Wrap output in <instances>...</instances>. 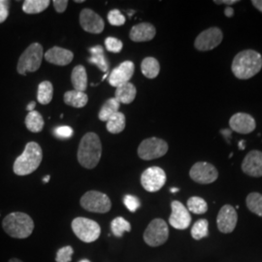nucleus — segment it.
<instances>
[{"label":"nucleus","instance_id":"nucleus-1","mask_svg":"<svg viewBox=\"0 0 262 262\" xmlns=\"http://www.w3.org/2000/svg\"><path fill=\"white\" fill-rule=\"evenodd\" d=\"M262 68V56L254 50H245L235 56L231 70L240 80H248L256 75Z\"/></svg>","mask_w":262,"mask_h":262},{"label":"nucleus","instance_id":"nucleus-2","mask_svg":"<svg viewBox=\"0 0 262 262\" xmlns=\"http://www.w3.org/2000/svg\"><path fill=\"white\" fill-rule=\"evenodd\" d=\"M101 154L102 145L99 136L94 132L84 134L78 149L79 163L84 168L94 169L99 163Z\"/></svg>","mask_w":262,"mask_h":262},{"label":"nucleus","instance_id":"nucleus-3","mask_svg":"<svg viewBox=\"0 0 262 262\" xmlns=\"http://www.w3.org/2000/svg\"><path fill=\"white\" fill-rule=\"evenodd\" d=\"M43 159V151L36 142L27 144L23 154L18 157L13 165L14 173L18 176H27L33 173L40 166Z\"/></svg>","mask_w":262,"mask_h":262},{"label":"nucleus","instance_id":"nucleus-4","mask_svg":"<svg viewBox=\"0 0 262 262\" xmlns=\"http://www.w3.org/2000/svg\"><path fill=\"white\" fill-rule=\"evenodd\" d=\"M2 227L12 238L26 239L32 234L34 230V222L28 214L15 212L4 217Z\"/></svg>","mask_w":262,"mask_h":262},{"label":"nucleus","instance_id":"nucleus-5","mask_svg":"<svg viewBox=\"0 0 262 262\" xmlns=\"http://www.w3.org/2000/svg\"><path fill=\"white\" fill-rule=\"evenodd\" d=\"M43 60V47L39 43H32L19 56L17 71L20 75L35 72L40 68Z\"/></svg>","mask_w":262,"mask_h":262},{"label":"nucleus","instance_id":"nucleus-6","mask_svg":"<svg viewBox=\"0 0 262 262\" xmlns=\"http://www.w3.org/2000/svg\"><path fill=\"white\" fill-rule=\"evenodd\" d=\"M71 226L74 234L84 243H93L96 241L101 233L100 225L93 220L83 216L74 219Z\"/></svg>","mask_w":262,"mask_h":262},{"label":"nucleus","instance_id":"nucleus-7","mask_svg":"<svg viewBox=\"0 0 262 262\" xmlns=\"http://www.w3.org/2000/svg\"><path fill=\"white\" fill-rule=\"evenodd\" d=\"M80 204L84 210L98 214L108 213L112 208V202L109 196L97 190L85 192L80 200Z\"/></svg>","mask_w":262,"mask_h":262},{"label":"nucleus","instance_id":"nucleus-8","mask_svg":"<svg viewBox=\"0 0 262 262\" xmlns=\"http://www.w3.org/2000/svg\"><path fill=\"white\" fill-rule=\"evenodd\" d=\"M169 228L167 223L162 219H155L144 231V241L150 247H159L168 240Z\"/></svg>","mask_w":262,"mask_h":262},{"label":"nucleus","instance_id":"nucleus-9","mask_svg":"<svg viewBox=\"0 0 262 262\" xmlns=\"http://www.w3.org/2000/svg\"><path fill=\"white\" fill-rule=\"evenodd\" d=\"M168 151L166 141L157 137H150L141 142L138 147V156L143 160H152L165 156Z\"/></svg>","mask_w":262,"mask_h":262},{"label":"nucleus","instance_id":"nucleus-10","mask_svg":"<svg viewBox=\"0 0 262 262\" xmlns=\"http://www.w3.org/2000/svg\"><path fill=\"white\" fill-rule=\"evenodd\" d=\"M166 183V174L164 170L158 166L146 169L141 175V185L149 192H157Z\"/></svg>","mask_w":262,"mask_h":262},{"label":"nucleus","instance_id":"nucleus-11","mask_svg":"<svg viewBox=\"0 0 262 262\" xmlns=\"http://www.w3.org/2000/svg\"><path fill=\"white\" fill-rule=\"evenodd\" d=\"M189 177L195 183L208 185L216 181L219 172L213 164L205 161H199L192 165L189 170Z\"/></svg>","mask_w":262,"mask_h":262},{"label":"nucleus","instance_id":"nucleus-12","mask_svg":"<svg viewBox=\"0 0 262 262\" xmlns=\"http://www.w3.org/2000/svg\"><path fill=\"white\" fill-rule=\"evenodd\" d=\"M224 39L221 28L213 27L202 31L194 41V47L200 52H207L217 47Z\"/></svg>","mask_w":262,"mask_h":262},{"label":"nucleus","instance_id":"nucleus-13","mask_svg":"<svg viewBox=\"0 0 262 262\" xmlns=\"http://www.w3.org/2000/svg\"><path fill=\"white\" fill-rule=\"evenodd\" d=\"M172 213L169 216V224L179 230L187 229L191 223V216L187 207L180 201L174 200L171 203Z\"/></svg>","mask_w":262,"mask_h":262},{"label":"nucleus","instance_id":"nucleus-14","mask_svg":"<svg viewBox=\"0 0 262 262\" xmlns=\"http://www.w3.org/2000/svg\"><path fill=\"white\" fill-rule=\"evenodd\" d=\"M237 222L238 215L234 207L231 205H225L221 208L216 217V225L219 230L222 233L227 234L233 232Z\"/></svg>","mask_w":262,"mask_h":262},{"label":"nucleus","instance_id":"nucleus-15","mask_svg":"<svg viewBox=\"0 0 262 262\" xmlns=\"http://www.w3.org/2000/svg\"><path fill=\"white\" fill-rule=\"evenodd\" d=\"M135 71L134 63L130 60H125L119 66L114 68L109 76V84L116 89L120 85L129 83Z\"/></svg>","mask_w":262,"mask_h":262},{"label":"nucleus","instance_id":"nucleus-16","mask_svg":"<svg viewBox=\"0 0 262 262\" xmlns=\"http://www.w3.org/2000/svg\"><path fill=\"white\" fill-rule=\"evenodd\" d=\"M80 25L84 31L93 34H99L104 29L103 19L91 9L82 10L80 13Z\"/></svg>","mask_w":262,"mask_h":262},{"label":"nucleus","instance_id":"nucleus-17","mask_svg":"<svg viewBox=\"0 0 262 262\" xmlns=\"http://www.w3.org/2000/svg\"><path fill=\"white\" fill-rule=\"evenodd\" d=\"M241 167L248 176L254 178L262 177V151L253 150L247 154Z\"/></svg>","mask_w":262,"mask_h":262},{"label":"nucleus","instance_id":"nucleus-18","mask_svg":"<svg viewBox=\"0 0 262 262\" xmlns=\"http://www.w3.org/2000/svg\"><path fill=\"white\" fill-rule=\"evenodd\" d=\"M229 126L237 133L249 134L255 129L256 122L250 114L236 113L229 120Z\"/></svg>","mask_w":262,"mask_h":262},{"label":"nucleus","instance_id":"nucleus-19","mask_svg":"<svg viewBox=\"0 0 262 262\" xmlns=\"http://www.w3.org/2000/svg\"><path fill=\"white\" fill-rule=\"evenodd\" d=\"M48 62L58 66H68L72 60L74 55L71 51L63 48L53 47L47 51L44 55Z\"/></svg>","mask_w":262,"mask_h":262},{"label":"nucleus","instance_id":"nucleus-20","mask_svg":"<svg viewBox=\"0 0 262 262\" xmlns=\"http://www.w3.org/2000/svg\"><path fill=\"white\" fill-rule=\"evenodd\" d=\"M156 28L150 23H141L131 28L129 37L133 42H147L156 36Z\"/></svg>","mask_w":262,"mask_h":262},{"label":"nucleus","instance_id":"nucleus-21","mask_svg":"<svg viewBox=\"0 0 262 262\" xmlns=\"http://www.w3.org/2000/svg\"><path fill=\"white\" fill-rule=\"evenodd\" d=\"M137 94L135 85L131 83L122 84L117 88L115 98L120 104H130L134 101Z\"/></svg>","mask_w":262,"mask_h":262},{"label":"nucleus","instance_id":"nucleus-22","mask_svg":"<svg viewBox=\"0 0 262 262\" xmlns=\"http://www.w3.org/2000/svg\"><path fill=\"white\" fill-rule=\"evenodd\" d=\"M89 51L92 56L88 59V61L92 64L97 66L98 69H100L104 73H107L109 69V63L107 61L106 56L104 55V48L100 45H97L91 48Z\"/></svg>","mask_w":262,"mask_h":262},{"label":"nucleus","instance_id":"nucleus-23","mask_svg":"<svg viewBox=\"0 0 262 262\" xmlns=\"http://www.w3.org/2000/svg\"><path fill=\"white\" fill-rule=\"evenodd\" d=\"M71 82L75 91L84 93L88 88V75L84 66H77L74 67L71 74Z\"/></svg>","mask_w":262,"mask_h":262},{"label":"nucleus","instance_id":"nucleus-24","mask_svg":"<svg viewBox=\"0 0 262 262\" xmlns=\"http://www.w3.org/2000/svg\"><path fill=\"white\" fill-rule=\"evenodd\" d=\"M63 101L68 106L74 108H83L88 103L89 97L83 92H78L74 90L66 92L63 96Z\"/></svg>","mask_w":262,"mask_h":262},{"label":"nucleus","instance_id":"nucleus-25","mask_svg":"<svg viewBox=\"0 0 262 262\" xmlns=\"http://www.w3.org/2000/svg\"><path fill=\"white\" fill-rule=\"evenodd\" d=\"M141 71L143 75L147 77L148 79H155L157 78L160 71V66L159 60L155 57H146L143 59L141 63Z\"/></svg>","mask_w":262,"mask_h":262},{"label":"nucleus","instance_id":"nucleus-26","mask_svg":"<svg viewBox=\"0 0 262 262\" xmlns=\"http://www.w3.org/2000/svg\"><path fill=\"white\" fill-rule=\"evenodd\" d=\"M120 106L121 104L118 102V100L113 97L108 99L103 106L101 107L99 114H98V118L101 122H108L109 119H111L114 115H116L117 113L120 112Z\"/></svg>","mask_w":262,"mask_h":262},{"label":"nucleus","instance_id":"nucleus-27","mask_svg":"<svg viewBox=\"0 0 262 262\" xmlns=\"http://www.w3.org/2000/svg\"><path fill=\"white\" fill-rule=\"evenodd\" d=\"M26 126L28 130L33 132V133H38L43 130V127L45 125V122L43 117L41 116L40 113L37 111H32L28 114L26 117Z\"/></svg>","mask_w":262,"mask_h":262},{"label":"nucleus","instance_id":"nucleus-28","mask_svg":"<svg viewBox=\"0 0 262 262\" xmlns=\"http://www.w3.org/2000/svg\"><path fill=\"white\" fill-rule=\"evenodd\" d=\"M54 86L49 81H44L38 85L37 100L42 105H47L53 99Z\"/></svg>","mask_w":262,"mask_h":262},{"label":"nucleus","instance_id":"nucleus-29","mask_svg":"<svg viewBox=\"0 0 262 262\" xmlns=\"http://www.w3.org/2000/svg\"><path fill=\"white\" fill-rule=\"evenodd\" d=\"M106 128L112 134L121 133L125 128V116L122 113H117L111 119L108 120Z\"/></svg>","mask_w":262,"mask_h":262},{"label":"nucleus","instance_id":"nucleus-30","mask_svg":"<svg viewBox=\"0 0 262 262\" xmlns=\"http://www.w3.org/2000/svg\"><path fill=\"white\" fill-rule=\"evenodd\" d=\"M49 5V0H27L23 4V11L26 14H39L47 9Z\"/></svg>","mask_w":262,"mask_h":262},{"label":"nucleus","instance_id":"nucleus-31","mask_svg":"<svg viewBox=\"0 0 262 262\" xmlns=\"http://www.w3.org/2000/svg\"><path fill=\"white\" fill-rule=\"evenodd\" d=\"M187 210L195 215L205 214L208 211V204L206 201L201 197H190L187 202Z\"/></svg>","mask_w":262,"mask_h":262},{"label":"nucleus","instance_id":"nucleus-32","mask_svg":"<svg viewBox=\"0 0 262 262\" xmlns=\"http://www.w3.org/2000/svg\"><path fill=\"white\" fill-rule=\"evenodd\" d=\"M111 230L115 237L122 238L124 232H130L131 225L122 216H118L114 219L111 223Z\"/></svg>","mask_w":262,"mask_h":262},{"label":"nucleus","instance_id":"nucleus-33","mask_svg":"<svg viewBox=\"0 0 262 262\" xmlns=\"http://www.w3.org/2000/svg\"><path fill=\"white\" fill-rule=\"evenodd\" d=\"M248 209L255 215L262 217V194L258 192H252L246 198Z\"/></svg>","mask_w":262,"mask_h":262},{"label":"nucleus","instance_id":"nucleus-34","mask_svg":"<svg viewBox=\"0 0 262 262\" xmlns=\"http://www.w3.org/2000/svg\"><path fill=\"white\" fill-rule=\"evenodd\" d=\"M190 234L194 240H201L209 235V223L205 219L198 220L190 230Z\"/></svg>","mask_w":262,"mask_h":262},{"label":"nucleus","instance_id":"nucleus-35","mask_svg":"<svg viewBox=\"0 0 262 262\" xmlns=\"http://www.w3.org/2000/svg\"><path fill=\"white\" fill-rule=\"evenodd\" d=\"M74 250L71 246H64L60 248L56 253V262H71Z\"/></svg>","mask_w":262,"mask_h":262},{"label":"nucleus","instance_id":"nucleus-36","mask_svg":"<svg viewBox=\"0 0 262 262\" xmlns=\"http://www.w3.org/2000/svg\"><path fill=\"white\" fill-rule=\"evenodd\" d=\"M108 21L111 26L114 27H121L125 24V18L121 13V11L118 9L111 10L108 13Z\"/></svg>","mask_w":262,"mask_h":262},{"label":"nucleus","instance_id":"nucleus-37","mask_svg":"<svg viewBox=\"0 0 262 262\" xmlns=\"http://www.w3.org/2000/svg\"><path fill=\"white\" fill-rule=\"evenodd\" d=\"M105 46L107 51L117 54L122 50V42L117 38L107 37L105 39Z\"/></svg>","mask_w":262,"mask_h":262},{"label":"nucleus","instance_id":"nucleus-38","mask_svg":"<svg viewBox=\"0 0 262 262\" xmlns=\"http://www.w3.org/2000/svg\"><path fill=\"white\" fill-rule=\"evenodd\" d=\"M123 203L131 213H135L140 207V200L138 199V197L130 194H127L123 197Z\"/></svg>","mask_w":262,"mask_h":262},{"label":"nucleus","instance_id":"nucleus-39","mask_svg":"<svg viewBox=\"0 0 262 262\" xmlns=\"http://www.w3.org/2000/svg\"><path fill=\"white\" fill-rule=\"evenodd\" d=\"M54 133L57 138L66 139V138H70L73 135L74 131L70 126H59V127H56Z\"/></svg>","mask_w":262,"mask_h":262},{"label":"nucleus","instance_id":"nucleus-40","mask_svg":"<svg viewBox=\"0 0 262 262\" xmlns=\"http://www.w3.org/2000/svg\"><path fill=\"white\" fill-rule=\"evenodd\" d=\"M9 16L8 9V1L0 0V24L4 23Z\"/></svg>","mask_w":262,"mask_h":262},{"label":"nucleus","instance_id":"nucleus-41","mask_svg":"<svg viewBox=\"0 0 262 262\" xmlns=\"http://www.w3.org/2000/svg\"><path fill=\"white\" fill-rule=\"evenodd\" d=\"M53 4H54V7L57 13H63L67 8L68 1L67 0H54Z\"/></svg>","mask_w":262,"mask_h":262},{"label":"nucleus","instance_id":"nucleus-42","mask_svg":"<svg viewBox=\"0 0 262 262\" xmlns=\"http://www.w3.org/2000/svg\"><path fill=\"white\" fill-rule=\"evenodd\" d=\"M214 3L216 5H222V4H226V5H233L238 3V0H215Z\"/></svg>","mask_w":262,"mask_h":262},{"label":"nucleus","instance_id":"nucleus-43","mask_svg":"<svg viewBox=\"0 0 262 262\" xmlns=\"http://www.w3.org/2000/svg\"><path fill=\"white\" fill-rule=\"evenodd\" d=\"M252 4L256 9L262 13V0H253Z\"/></svg>","mask_w":262,"mask_h":262},{"label":"nucleus","instance_id":"nucleus-44","mask_svg":"<svg viewBox=\"0 0 262 262\" xmlns=\"http://www.w3.org/2000/svg\"><path fill=\"white\" fill-rule=\"evenodd\" d=\"M225 15L228 18H231L234 15V10L232 9L231 7H226L225 10Z\"/></svg>","mask_w":262,"mask_h":262},{"label":"nucleus","instance_id":"nucleus-45","mask_svg":"<svg viewBox=\"0 0 262 262\" xmlns=\"http://www.w3.org/2000/svg\"><path fill=\"white\" fill-rule=\"evenodd\" d=\"M35 107H36V102H35V101H31V102L27 106V110H28V112H32V111H34Z\"/></svg>","mask_w":262,"mask_h":262},{"label":"nucleus","instance_id":"nucleus-46","mask_svg":"<svg viewBox=\"0 0 262 262\" xmlns=\"http://www.w3.org/2000/svg\"><path fill=\"white\" fill-rule=\"evenodd\" d=\"M245 142H246L245 140L240 141V142H239V147H240V149H241V150H244V149H245V145H244V144H245Z\"/></svg>","mask_w":262,"mask_h":262},{"label":"nucleus","instance_id":"nucleus-47","mask_svg":"<svg viewBox=\"0 0 262 262\" xmlns=\"http://www.w3.org/2000/svg\"><path fill=\"white\" fill-rule=\"evenodd\" d=\"M8 262H24V261H21V260H20V259H19V258H11V259H10L9 261Z\"/></svg>","mask_w":262,"mask_h":262},{"label":"nucleus","instance_id":"nucleus-48","mask_svg":"<svg viewBox=\"0 0 262 262\" xmlns=\"http://www.w3.org/2000/svg\"><path fill=\"white\" fill-rule=\"evenodd\" d=\"M50 179H51V176H50V175H47L45 178L43 179V182H44V183H48Z\"/></svg>","mask_w":262,"mask_h":262},{"label":"nucleus","instance_id":"nucleus-49","mask_svg":"<svg viewBox=\"0 0 262 262\" xmlns=\"http://www.w3.org/2000/svg\"><path fill=\"white\" fill-rule=\"evenodd\" d=\"M179 189L178 188H175V187H173V188H171V191L172 192H177L178 191Z\"/></svg>","mask_w":262,"mask_h":262},{"label":"nucleus","instance_id":"nucleus-50","mask_svg":"<svg viewBox=\"0 0 262 262\" xmlns=\"http://www.w3.org/2000/svg\"><path fill=\"white\" fill-rule=\"evenodd\" d=\"M79 262H91L89 259H82V260H80Z\"/></svg>","mask_w":262,"mask_h":262},{"label":"nucleus","instance_id":"nucleus-51","mask_svg":"<svg viewBox=\"0 0 262 262\" xmlns=\"http://www.w3.org/2000/svg\"><path fill=\"white\" fill-rule=\"evenodd\" d=\"M75 2H77V3H82V2H84V0H76Z\"/></svg>","mask_w":262,"mask_h":262}]
</instances>
